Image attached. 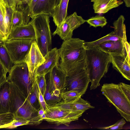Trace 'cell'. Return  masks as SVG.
<instances>
[{
	"label": "cell",
	"mask_w": 130,
	"mask_h": 130,
	"mask_svg": "<svg viewBox=\"0 0 130 130\" xmlns=\"http://www.w3.org/2000/svg\"><path fill=\"white\" fill-rule=\"evenodd\" d=\"M85 41L72 38L64 41L58 49L61 61L59 66L66 77L86 69Z\"/></svg>",
	"instance_id": "cell-1"
},
{
	"label": "cell",
	"mask_w": 130,
	"mask_h": 130,
	"mask_svg": "<svg viewBox=\"0 0 130 130\" xmlns=\"http://www.w3.org/2000/svg\"><path fill=\"white\" fill-rule=\"evenodd\" d=\"M85 50L86 69L91 83L90 90L94 89L100 85L101 79L108 71L110 57L95 47Z\"/></svg>",
	"instance_id": "cell-2"
},
{
	"label": "cell",
	"mask_w": 130,
	"mask_h": 130,
	"mask_svg": "<svg viewBox=\"0 0 130 130\" xmlns=\"http://www.w3.org/2000/svg\"><path fill=\"white\" fill-rule=\"evenodd\" d=\"M11 84L9 112L15 117L23 118L30 121L29 125H37L41 121L38 110L34 108L26 98L14 85Z\"/></svg>",
	"instance_id": "cell-3"
},
{
	"label": "cell",
	"mask_w": 130,
	"mask_h": 130,
	"mask_svg": "<svg viewBox=\"0 0 130 130\" xmlns=\"http://www.w3.org/2000/svg\"><path fill=\"white\" fill-rule=\"evenodd\" d=\"M101 91L108 102L112 104L121 115L127 121H130V101L121 90L118 84H104Z\"/></svg>",
	"instance_id": "cell-4"
},
{
	"label": "cell",
	"mask_w": 130,
	"mask_h": 130,
	"mask_svg": "<svg viewBox=\"0 0 130 130\" xmlns=\"http://www.w3.org/2000/svg\"><path fill=\"white\" fill-rule=\"evenodd\" d=\"M49 18L48 15L40 14L32 18L28 22L34 28L36 42L44 57L52 49Z\"/></svg>",
	"instance_id": "cell-5"
},
{
	"label": "cell",
	"mask_w": 130,
	"mask_h": 130,
	"mask_svg": "<svg viewBox=\"0 0 130 130\" xmlns=\"http://www.w3.org/2000/svg\"><path fill=\"white\" fill-rule=\"evenodd\" d=\"M8 72L7 80L15 86L27 98L34 79L32 80L30 78L26 63L14 64Z\"/></svg>",
	"instance_id": "cell-6"
},
{
	"label": "cell",
	"mask_w": 130,
	"mask_h": 130,
	"mask_svg": "<svg viewBox=\"0 0 130 130\" xmlns=\"http://www.w3.org/2000/svg\"><path fill=\"white\" fill-rule=\"evenodd\" d=\"M45 112L46 118L43 120L57 126L64 125L68 126L71 122L78 120L85 111H74L54 106L47 105Z\"/></svg>",
	"instance_id": "cell-7"
},
{
	"label": "cell",
	"mask_w": 130,
	"mask_h": 130,
	"mask_svg": "<svg viewBox=\"0 0 130 130\" xmlns=\"http://www.w3.org/2000/svg\"><path fill=\"white\" fill-rule=\"evenodd\" d=\"M29 39H19L6 40L3 42L14 64L25 62L33 41Z\"/></svg>",
	"instance_id": "cell-8"
},
{
	"label": "cell",
	"mask_w": 130,
	"mask_h": 130,
	"mask_svg": "<svg viewBox=\"0 0 130 130\" xmlns=\"http://www.w3.org/2000/svg\"><path fill=\"white\" fill-rule=\"evenodd\" d=\"M89 82L86 69L81 70L66 77L63 91H75L83 95L85 93Z\"/></svg>",
	"instance_id": "cell-9"
},
{
	"label": "cell",
	"mask_w": 130,
	"mask_h": 130,
	"mask_svg": "<svg viewBox=\"0 0 130 130\" xmlns=\"http://www.w3.org/2000/svg\"><path fill=\"white\" fill-rule=\"evenodd\" d=\"M45 60L36 40H34L25 60V62L26 63L28 68L30 77L31 79L33 80L35 78L36 70Z\"/></svg>",
	"instance_id": "cell-10"
},
{
	"label": "cell",
	"mask_w": 130,
	"mask_h": 130,
	"mask_svg": "<svg viewBox=\"0 0 130 130\" xmlns=\"http://www.w3.org/2000/svg\"><path fill=\"white\" fill-rule=\"evenodd\" d=\"M48 73V81L47 85L49 89L61 93L66 86V76L58 64Z\"/></svg>",
	"instance_id": "cell-11"
},
{
	"label": "cell",
	"mask_w": 130,
	"mask_h": 130,
	"mask_svg": "<svg viewBox=\"0 0 130 130\" xmlns=\"http://www.w3.org/2000/svg\"><path fill=\"white\" fill-rule=\"evenodd\" d=\"M45 60L36 71V75H46L57 65L59 64V50L56 47L52 49L44 56Z\"/></svg>",
	"instance_id": "cell-12"
},
{
	"label": "cell",
	"mask_w": 130,
	"mask_h": 130,
	"mask_svg": "<svg viewBox=\"0 0 130 130\" xmlns=\"http://www.w3.org/2000/svg\"><path fill=\"white\" fill-rule=\"evenodd\" d=\"M112 67L128 80H130V64L122 55L110 54Z\"/></svg>",
	"instance_id": "cell-13"
},
{
	"label": "cell",
	"mask_w": 130,
	"mask_h": 130,
	"mask_svg": "<svg viewBox=\"0 0 130 130\" xmlns=\"http://www.w3.org/2000/svg\"><path fill=\"white\" fill-rule=\"evenodd\" d=\"M55 0H37L29 12L32 19L40 14H44L53 17Z\"/></svg>",
	"instance_id": "cell-14"
},
{
	"label": "cell",
	"mask_w": 130,
	"mask_h": 130,
	"mask_svg": "<svg viewBox=\"0 0 130 130\" xmlns=\"http://www.w3.org/2000/svg\"><path fill=\"white\" fill-rule=\"evenodd\" d=\"M34 28L30 24L18 27L11 31L7 40L19 39L36 40Z\"/></svg>",
	"instance_id": "cell-15"
},
{
	"label": "cell",
	"mask_w": 130,
	"mask_h": 130,
	"mask_svg": "<svg viewBox=\"0 0 130 130\" xmlns=\"http://www.w3.org/2000/svg\"><path fill=\"white\" fill-rule=\"evenodd\" d=\"M94 47L109 54H120L124 56L123 44L122 39L105 42Z\"/></svg>",
	"instance_id": "cell-16"
},
{
	"label": "cell",
	"mask_w": 130,
	"mask_h": 130,
	"mask_svg": "<svg viewBox=\"0 0 130 130\" xmlns=\"http://www.w3.org/2000/svg\"><path fill=\"white\" fill-rule=\"evenodd\" d=\"M11 84L7 81L0 86V114L9 112Z\"/></svg>",
	"instance_id": "cell-17"
},
{
	"label": "cell",
	"mask_w": 130,
	"mask_h": 130,
	"mask_svg": "<svg viewBox=\"0 0 130 130\" xmlns=\"http://www.w3.org/2000/svg\"><path fill=\"white\" fill-rule=\"evenodd\" d=\"M54 106L67 109L74 111H79L86 110L90 108H94V107L91 106L90 103L81 97L76 101L67 102L61 101Z\"/></svg>",
	"instance_id": "cell-18"
},
{
	"label": "cell",
	"mask_w": 130,
	"mask_h": 130,
	"mask_svg": "<svg viewBox=\"0 0 130 130\" xmlns=\"http://www.w3.org/2000/svg\"><path fill=\"white\" fill-rule=\"evenodd\" d=\"M93 9L96 13H105L111 9L122 4L121 0H92Z\"/></svg>",
	"instance_id": "cell-19"
},
{
	"label": "cell",
	"mask_w": 130,
	"mask_h": 130,
	"mask_svg": "<svg viewBox=\"0 0 130 130\" xmlns=\"http://www.w3.org/2000/svg\"><path fill=\"white\" fill-rule=\"evenodd\" d=\"M69 0H61L59 4L54 7L53 17L57 26H60L67 17V9Z\"/></svg>",
	"instance_id": "cell-20"
},
{
	"label": "cell",
	"mask_w": 130,
	"mask_h": 130,
	"mask_svg": "<svg viewBox=\"0 0 130 130\" xmlns=\"http://www.w3.org/2000/svg\"><path fill=\"white\" fill-rule=\"evenodd\" d=\"M73 30L68 23L65 20L59 26H57L56 30L53 33V35H58L61 39L64 41L72 38Z\"/></svg>",
	"instance_id": "cell-21"
},
{
	"label": "cell",
	"mask_w": 130,
	"mask_h": 130,
	"mask_svg": "<svg viewBox=\"0 0 130 130\" xmlns=\"http://www.w3.org/2000/svg\"><path fill=\"white\" fill-rule=\"evenodd\" d=\"M120 39L114 31L96 40L91 42H84V46L85 49L94 47L105 42L109 41H117Z\"/></svg>",
	"instance_id": "cell-22"
},
{
	"label": "cell",
	"mask_w": 130,
	"mask_h": 130,
	"mask_svg": "<svg viewBox=\"0 0 130 130\" xmlns=\"http://www.w3.org/2000/svg\"><path fill=\"white\" fill-rule=\"evenodd\" d=\"M61 94L56 91L50 90L47 86L43 96L47 104L49 106L54 105L61 101Z\"/></svg>",
	"instance_id": "cell-23"
},
{
	"label": "cell",
	"mask_w": 130,
	"mask_h": 130,
	"mask_svg": "<svg viewBox=\"0 0 130 130\" xmlns=\"http://www.w3.org/2000/svg\"><path fill=\"white\" fill-rule=\"evenodd\" d=\"M0 61L7 71L9 72L14 65L9 55L4 46L0 41Z\"/></svg>",
	"instance_id": "cell-24"
},
{
	"label": "cell",
	"mask_w": 130,
	"mask_h": 130,
	"mask_svg": "<svg viewBox=\"0 0 130 130\" xmlns=\"http://www.w3.org/2000/svg\"><path fill=\"white\" fill-rule=\"evenodd\" d=\"M125 19L122 15H121L118 19L113 22L114 31L117 35L122 40L126 38V27L124 22Z\"/></svg>",
	"instance_id": "cell-25"
},
{
	"label": "cell",
	"mask_w": 130,
	"mask_h": 130,
	"mask_svg": "<svg viewBox=\"0 0 130 130\" xmlns=\"http://www.w3.org/2000/svg\"><path fill=\"white\" fill-rule=\"evenodd\" d=\"M15 8V7H7L5 6L4 22L7 39L11 31L13 13Z\"/></svg>",
	"instance_id": "cell-26"
},
{
	"label": "cell",
	"mask_w": 130,
	"mask_h": 130,
	"mask_svg": "<svg viewBox=\"0 0 130 130\" xmlns=\"http://www.w3.org/2000/svg\"><path fill=\"white\" fill-rule=\"evenodd\" d=\"M27 98L33 107L38 110L40 106L38 97L37 84L35 77L32 82V88Z\"/></svg>",
	"instance_id": "cell-27"
},
{
	"label": "cell",
	"mask_w": 130,
	"mask_h": 130,
	"mask_svg": "<svg viewBox=\"0 0 130 130\" xmlns=\"http://www.w3.org/2000/svg\"><path fill=\"white\" fill-rule=\"evenodd\" d=\"M5 12V6L0 0V41L3 43L7 39L4 22Z\"/></svg>",
	"instance_id": "cell-28"
},
{
	"label": "cell",
	"mask_w": 130,
	"mask_h": 130,
	"mask_svg": "<svg viewBox=\"0 0 130 130\" xmlns=\"http://www.w3.org/2000/svg\"><path fill=\"white\" fill-rule=\"evenodd\" d=\"M23 19V12L15 8L13 13L11 31L18 27L24 25Z\"/></svg>",
	"instance_id": "cell-29"
},
{
	"label": "cell",
	"mask_w": 130,
	"mask_h": 130,
	"mask_svg": "<svg viewBox=\"0 0 130 130\" xmlns=\"http://www.w3.org/2000/svg\"><path fill=\"white\" fill-rule=\"evenodd\" d=\"M82 95L81 93L74 90L63 91L61 94L62 101L67 102L75 101L80 98Z\"/></svg>",
	"instance_id": "cell-30"
},
{
	"label": "cell",
	"mask_w": 130,
	"mask_h": 130,
	"mask_svg": "<svg viewBox=\"0 0 130 130\" xmlns=\"http://www.w3.org/2000/svg\"><path fill=\"white\" fill-rule=\"evenodd\" d=\"M86 22L89 25L90 27L95 28L99 26L103 27L107 23V20L105 17L100 15L93 17L86 20Z\"/></svg>",
	"instance_id": "cell-31"
},
{
	"label": "cell",
	"mask_w": 130,
	"mask_h": 130,
	"mask_svg": "<svg viewBox=\"0 0 130 130\" xmlns=\"http://www.w3.org/2000/svg\"><path fill=\"white\" fill-rule=\"evenodd\" d=\"M14 116L9 112L0 114V128H7L12 124Z\"/></svg>",
	"instance_id": "cell-32"
},
{
	"label": "cell",
	"mask_w": 130,
	"mask_h": 130,
	"mask_svg": "<svg viewBox=\"0 0 130 130\" xmlns=\"http://www.w3.org/2000/svg\"><path fill=\"white\" fill-rule=\"evenodd\" d=\"M45 75H36L35 79L38 87L42 94L44 96L46 90L47 84Z\"/></svg>",
	"instance_id": "cell-33"
},
{
	"label": "cell",
	"mask_w": 130,
	"mask_h": 130,
	"mask_svg": "<svg viewBox=\"0 0 130 130\" xmlns=\"http://www.w3.org/2000/svg\"><path fill=\"white\" fill-rule=\"evenodd\" d=\"M30 121L23 118L14 117L11 124L7 128L13 129L17 127L25 125H29Z\"/></svg>",
	"instance_id": "cell-34"
},
{
	"label": "cell",
	"mask_w": 130,
	"mask_h": 130,
	"mask_svg": "<svg viewBox=\"0 0 130 130\" xmlns=\"http://www.w3.org/2000/svg\"><path fill=\"white\" fill-rule=\"evenodd\" d=\"M126 123V121L123 118L119 120L113 124L107 126L100 127L98 128L104 129H121L123 128L124 125Z\"/></svg>",
	"instance_id": "cell-35"
},
{
	"label": "cell",
	"mask_w": 130,
	"mask_h": 130,
	"mask_svg": "<svg viewBox=\"0 0 130 130\" xmlns=\"http://www.w3.org/2000/svg\"><path fill=\"white\" fill-rule=\"evenodd\" d=\"M118 84L122 92L127 98L130 101V85L123 83H120Z\"/></svg>",
	"instance_id": "cell-36"
},
{
	"label": "cell",
	"mask_w": 130,
	"mask_h": 130,
	"mask_svg": "<svg viewBox=\"0 0 130 130\" xmlns=\"http://www.w3.org/2000/svg\"><path fill=\"white\" fill-rule=\"evenodd\" d=\"M37 91L38 99L40 106V108H42L45 111L47 105L45 101L43 96L39 90L37 84Z\"/></svg>",
	"instance_id": "cell-37"
},
{
	"label": "cell",
	"mask_w": 130,
	"mask_h": 130,
	"mask_svg": "<svg viewBox=\"0 0 130 130\" xmlns=\"http://www.w3.org/2000/svg\"><path fill=\"white\" fill-rule=\"evenodd\" d=\"M8 72L0 61V86L7 81Z\"/></svg>",
	"instance_id": "cell-38"
},
{
	"label": "cell",
	"mask_w": 130,
	"mask_h": 130,
	"mask_svg": "<svg viewBox=\"0 0 130 130\" xmlns=\"http://www.w3.org/2000/svg\"><path fill=\"white\" fill-rule=\"evenodd\" d=\"M5 6L7 7H16L17 0H2Z\"/></svg>",
	"instance_id": "cell-39"
},
{
	"label": "cell",
	"mask_w": 130,
	"mask_h": 130,
	"mask_svg": "<svg viewBox=\"0 0 130 130\" xmlns=\"http://www.w3.org/2000/svg\"><path fill=\"white\" fill-rule=\"evenodd\" d=\"M38 115L40 120L42 121L46 118L45 111L42 108H40L38 111Z\"/></svg>",
	"instance_id": "cell-40"
},
{
	"label": "cell",
	"mask_w": 130,
	"mask_h": 130,
	"mask_svg": "<svg viewBox=\"0 0 130 130\" xmlns=\"http://www.w3.org/2000/svg\"><path fill=\"white\" fill-rule=\"evenodd\" d=\"M37 1V0H31L29 6V12L34 7Z\"/></svg>",
	"instance_id": "cell-41"
},
{
	"label": "cell",
	"mask_w": 130,
	"mask_h": 130,
	"mask_svg": "<svg viewBox=\"0 0 130 130\" xmlns=\"http://www.w3.org/2000/svg\"><path fill=\"white\" fill-rule=\"evenodd\" d=\"M126 6L127 7H130V0H123Z\"/></svg>",
	"instance_id": "cell-42"
},
{
	"label": "cell",
	"mask_w": 130,
	"mask_h": 130,
	"mask_svg": "<svg viewBox=\"0 0 130 130\" xmlns=\"http://www.w3.org/2000/svg\"><path fill=\"white\" fill-rule=\"evenodd\" d=\"M23 1L24 0H17V5L16 7L22 5Z\"/></svg>",
	"instance_id": "cell-43"
},
{
	"label": "cell",
	"mask_w": 130,
	"mask_h": 130,
	"mask_svg": "<svg viewBox=\"0 0 130 130\" xmlns=\"http://www.w3.org/2000/svg\"><path fill=\"white\" fill-rule=\"evenodd\" d=\"M31 0H24L23 4H27L29 6L31 2Z\"/></svg>",
	"instance_id": "cell-44"
},
{
	"label": "cell",
	"mask_w": 130,
	"mask_h": 130,
	"mask_svg": "<svg viewBox=\"0 0 130 130\" xmlns=\"http://www.w3.org/2000/svg\"><path fill=\"white\" fill-rule=\"evenodd\" d=\"M61 0H55L54 7L57 6L60 3Z\"/></svg>",
	"instance_id": "cell-45"
},
{
	"label": "cell",
	"mask_w": 130,
	"mask_h": 130,
	"mask_svg": "<svg viewBox=\"0 0 130 130\" xmlns=\"http://www.w3.org/2000/svg\"><path fill=\"white\" fill-rule=\"evenodd\" d=\"M0 1H2V0H0Z\"/></svg>",
	"instance_id": "cell-46"
}]
</instances>
